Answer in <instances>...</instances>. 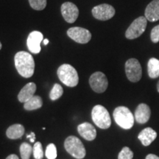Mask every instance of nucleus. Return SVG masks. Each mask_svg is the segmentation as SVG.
I'll return each mask as SVG.
<instances>
[{"label":"nucleus","mask_w":159,"mask_h":159,"mask_svg":"<svg viewBox=\"0 0 159 159\" xmlns=\"http://www.w3.org/2000/svg\"><path fill=\"white\" fill-rule=\"evenodd\" d=\"M15 66L19 74L25 78H30L34 74L35 61L30 53L20 51L14 57Z\"/></svg>","instance_id":"obj_1"},{"label":"nucleus","mask_w":159,"mask_h":159,"mask_svg":"<svg viewBox=\"0 0 159 159\" xmlns=\"http://www.w3.org/2000/svg\"><path fill=\"white\" fill-rule=\"evenodd\" d=\"M57 76L63 84L69 87H75L78 84L79 77L77 71L70 64H63L57 71Z\"/></svg>","instance_id":"obj_2"},{"label":"nucleus","mask_w":159,"mask_h":159,"mask_svg":"<svg viewBox=\"0 0 159 159\" xmlns=\"http://www.w3.org/2000/svg\"><path fill=\"white\" fill-rule=\"evenodd\" d=\"M113 116L116 124L123 129L129 130L134 126L135 117L129 108L126 107H117L115 108Z\"/></svg>","instance_id":"obj_3"},{"label":"nucleus","mask_w":159,"mask_h":159,"mask_svg":"<svg viewBox=\"0 0 159 159\" xmlns=\"http://www.w3.org/2000/svg\"><path fill=\"white\" fill-rule=\"evenodd\" d=\"M91 117L94 124L101 129H108L111 125V119L108 111L104 106L97 105L91 111Z\"/></svg>","instance_id":"obj_4"},{"label":"nucleus","mask_w":159,"mask_h":159,"mask_svg":"<svg viewBox=\"0 0 159 159\" xmlns=\"http://www.w3.org/2000/svg\"><path fill=\"white\" fill-rule=\"evenodd\" d=\"M64 148L67 152L77 159L83 158L85 156V149L84 145L76 136H71L65 140Z\"/></svg>","instance_id":"obj_5"},{"label":"nucleus","mask_w":159,"mask_h":159,"mask_svg":"<svg viewBox=\"0 0 159 159\" xmlns=\"http://www.w3.org/2000/svg\"><path fill=\"white\" fill-rule=\"evenodd\" d=\"M125 73L130 82H139L142 78V69L140 63L136 58H130L125 63Z\"/></svg>","instance_id":"obj_6"},{"label":"nucleus","mask_w":159,"mask_h":159,"mask_svg":"<svg viewBox=\"0 0 159 159\" xmlns=\"http://www.w3.org/2000/svg\"><path fill=\"white\" fill-rule=\"evenodd\" d=\"M147 20L148 19L145 16H140L135 19L125 32V37L128 39L132 40L141 36L146 30L148 25Z\"/></svg>","instance_id":"obj_7"},{"label":"nucleus","mask_w":159,"mask_h":159,"mask_svg":"<svg viewBox=\"0 0 159 159\" xmlns=\"http://www.w3.org/2000/svg\"><path fill=\"white\" fill-rule=\"evenodd\" d=\"M89 84L92 90L97 93H103L106 91L108 85V81L104 73L96 71L91 75Z\"/></svg>","instance_id":"obj_8"},{"label":"nucleus","mask_w":159,"mask_h":159,"mask_svg":"<svg viewBox=\"0 0 159 159\" xmlns=\"http://www.w3.org/2000/svg\"><path fill=\"white\" fill-rule=\"evenodd\" d=\"M91 12L93 16L100 21H107L112 19L116 13L114 7L108 4H102L95 6Z\"/></svg>","instance_id":"obj_9"},{"label":"nucleus","mask_w":159,"mask_h":159,"mask_svg":"<svg viewBox=\"0 0 159 159\" xmlns=\"http://www.w3.org/2000/svg\"><path fill=\"white\" fill-rule=\"evenodd\" d=\"M67 35L71 39L79 43H87L91 39L90 31L87 29L79 27L69 28L67 30Z\"/></svg>","instance_id":"obj_10"},{"label":"nucleus","mask_w":159,"mask_h":159,"mask_svg":"<svg viewBox=\"0 0 159 159\" xmlns=\"http://www.w3.org/2000/svg\"><path fill=\"white\" fill-rule=\"evenodd\" d=\"M61 14L66 22L75 23L79 16V10L74 3L66 2L61 5Z\"/></svg>","instance_id":"obj_11"},{"label":"nucleus","mask_w":159,"mask_h":159,"mask_svg":"<svg viewBox=\"0 0 159 159\" xmlns=\"http://www.w3.org/2000/svg\"><path fill=\"white\" fill-rule=\"evenodd\" d=\"M43 41V34L39 31H33L30 33L27 39V48L30 52L38 54L41 52V42Z\"/></svg>","instance_id":"obj_12"},{"label":"nucleus","mask_w":159,"mask_h":159,"mask_svg":"<svg viewBox=\"0 0 159 159\" xmlns=\"http://www.w3.org/2000/svg\"><path fill=\"white\" fill-rule=\"evenodd\" d=\"M77 131L79 134L87 141H93L97 136L96 129L89 122H84L79 125L77 127Z\"/></svg>","instance_id":"obj_13"},{"label":"nucleus","mask_w":159,"mask_h":159,"mask_svg":"<svg viewBox=\"0 0 159 159\" xmlns=\"http://www.w3.org/2000/svg\"><path fill=\"white\" fill-rule=\"evenodd\" d=\"M151 111L150 107L144 103H141L138 105L135 111V119L139 124H144L150 119Z\"/></svg>","instance_id":"obj_14"},{"label":"nucleus","mask_w":159,"mask_h":159,"mask_svg":"<svg viewBox=\"0 0 159 159\" xmlns=\"http://www.w3.org/2000/svg\"><path fill=\"white\" fill-rule=\"evenodd\" d=\"M36 91V85L34 83H29L21 89L18 94V99L21 102H26L31 99Z\"/></svg>","instance_id":"obj_15"},{"label":"nucleus","mask_w":159,"mask_h":159,"mask_svg":"<svg viewBox=\"0 0 159 159\" xmlns=\"http://www.w3.org/2000/svg\"><path fill=\"white\" fill-rule=\"evenodd\" d=\"M145 18L150 21L159 20V0H153L147 6L145 10Z\"/></svg>","instance_id":"obj_16"},{"label":"nucleus","mask_w":159,"mask_h":159,"mask_svg":"<svg viewBox=\"0 0 159 159\" xmlns=\"http://www.w3.org/2000/svg\"><path fill=\"white\" fill-rule=\"evenodd\" d=\"M157 137V133L151 128H144L139 133L138 138L144 146H149Z\"/></svg>","instance_id":"obj_17"},{"label":"nucleus","mask_w":159,"mask_h":159,"mask_svg":"<svg viewBox=\"0 0 159 159\" xmlns=\"http://www.w3.org/2000/svg\"><path fill=\"white\" fill-rule=\"evenodd\" d=\"M25 134V128L20 124H15L10 126L6 131L7 138L11 139H17L22 137Z\"/></svg>","instance_id":"obj_18"},{"label":"nucleus","mask_w":159,"mask_h":159,"mask_svg":"<svg viewBox=\"0 0 159 159\" xmlns=\"http://www.w3.org/2000/svg\"><path fill=\"white\" fill-rule=\"evenodd\" d=\"M148 75L150 78L155 79L159 77V60L152 57L149 60L148 64Z\"/></svg>","instance_id":"obj_19"},{"label":"nucleus","mask_w":159,"mask_h":159,"mask_svg":"<svg viewBox=\"0 0 159 159\" xmlns=\"http://www.w3.org/2000/svg\"><path fill=\"white\" fill-rule=\"evenodd\" d=\"M43 100L41 97L33 96L31 99H30L27 102H25L24 108L27 111L36 110L42 107Z\"/></svg>","instance_id":"obj_20"},{"label":"nucleus","mask_w":159,"mask_h":159,"mask_svg":"<svg viewBox=\"0 0 159 159\" xmlns=\"http://www.w3.org/2000/svg\"><path fill=\"white\" fill-rule=\"evenodd\" d=\"M63 94V90L62 86L58 83H55L53 85L52 89L50 91V94H49V98L52 100H56V99H59L60 97L62 96Z\"/></svg>","instance_id":"obj_21"},{"label":"nucleus","mask_w":159,"mask_h":159,"mask_svg":"<svg viewBox=\"0 0 159 159\" xmlns=\"http://www.w3.org/2000/svg\"><path fill=\"white\" fill-rule=\"evenodd\" d=\"M33 148L27 143H23L20 146V154L21 159H30L33 152Z\"/></svg>","instance_id":"obj_22"},{"label":"nucleus","mask_w":159,"mask_h":159,"mask_svg":"<svg viewBox=\"0 0 159 159\" xmlns=\"http://www.w3.org/2000/svg\"><path fill=\"white\" fill-rule=\"evenodd\" d=\"M30 7L35 11H42L47 6V0H29Z\"/></svg>","instance_id":"obj_23"},{"label":"nucleus","mask_w":159,"mask_h":159,"mask_svg":"<svg viewBox=\"0 0 159 159\" xmlns=\"http://www.w3.org/2000/svg\"><path fill=\"white\" fill-rule=\"evenodd\" d=\"M45 156L48 159H55L57 158V149L54 144H49L47 147Z\"/></svg>","instance_id":"obj_24"},{"label":"nucleus","mask_w":159,"mask_h":159,"mask_svg":"<svg viewBox=\"0 0 159 159\" xmlns=\"http://www.w3.org/2000/svg\"><path fill=\"white\" fill-rule=\"evenodd\" d=\"M33 156L35 159H42L43 157V150L41 142H35L33 146Z\"/></svg>","instance_id":"obj_25"},{"label":"nucleus","mask_w":159,"mask_h":159,"mask_svg":"<svg viewBox=\"0 0 159 159\" xmlns=\"http://www.w3.org/2000/svg\"><path fill=\"white\" fill-rule=\"evenodd\" d=\"M134 152L128 147H125L119 153L118 159H133Z\"/></svg>","instance_id":"obj_26"},{"label":"nucleus","mask_w":159,"mask_h":159,"mask_svg":"<svg viewBox=\"0 0 159 159\" xmlns=\"http://www.w3.org/2000/svg\"><path fill=\"white\" fill-rule=\"evenodd\" d=\"M151 40L153 43H158L159 41V25H157L151 31Z\"/></svg>","instance_id":"obj_27"},{"label":"nucleus","mask_w":159,"mask_h":159,"mask_svg":"<svg viewBox=\"0 0 159 159\" xmlns=\"http://www.w3.org/2000/svg\"><path fill=\"white\" fill-rule=\"evenodd\" d=\"M27 138L30 139V142H32V143H33V142H35V133L34 132H31L30 134L27 135Z\"/></svg>","instance_id":"obj_28"},{"label":"nucleus","mask_w":159,"mask_h":159,"mask_svg":"<svg viewBox=\"0 0 159 159\" xmlns=\"http://www.w3.org/2000/svg\"><path fill=\"white\" fill-rule=\"evenodd\" d=\"M145 159H159V157L156 156L154 154H149L147 156L146 158Z\"/></svg>","instance_id":"obj_29"},{"label":"nucleus","mask_w":159,"mask_h":159,"mask_svg":"<svg viewBox=\"0 0 159 159\" xmlns=\"http://www.w3.org/2000/svg\"><path fill=\"white\" fill-rule=\"evenodd\" d=\"M6 159H19V158L16 155L12 154V155H10L9 156H7V158H6Z\"/></svg>","instance_id":"obj_30"},{"label":"nucleus","mask_w":159,"mask_h":159,"mask_svg":"<svg viewBox=\"0 0 159 159\" xmlns=\"http://www.w3.org/2000/svg\"><path fill=\"white\" fill-rule=\"evenodd\" d=\"M49 43V40L48 39H45L43 40V44L44 45H47Z\"/></svg>","instance_id":"obj_31"},{"label":"nucleus","mask_w":159,"mask_h":159,"mask_svg":"<svg viewBox=\"0 0 159 159\" xmlns=\"http://www.w3.org/2000/svg\"><path fill=\"white\" fill-rule=\"evenodd\" d=\"M157 91H158L159 93V81L158 82V84H157Z\"/></svg>","instance_id":"obj_32"},{"label":"nucleus","mask_w":159,"mask_h":159,"mask_svg":"<svg viewBox=\"0 0 159 159\" xmlns=\"http://www.w3.org/2000/svg\"><path fill=\"white\" fill-rule=\"evenodd\" d=\"M2 49V43H1V42H0V49Z\"/></svg>","instance_id":"obj_33"}]
</instances>
